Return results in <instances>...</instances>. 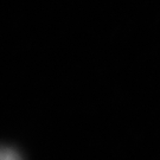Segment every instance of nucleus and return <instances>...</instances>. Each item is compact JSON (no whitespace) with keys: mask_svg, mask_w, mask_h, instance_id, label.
I'll use <instances>...</instances> for the list:
<instances>
[{"mask_svg":"<svg viewBox=\"0 0 160 160\" xmlns=\"http://www.w3.org/2000/svg\"><path fill=\"white\" fill-rule=\"evenodd\" d=\"M0 160H23V158L17 149L0 145Z\"/></svg>","mask_w":160,"mask_h":160,"instance_id":"1","label":"nucleus"}]
</instances>
